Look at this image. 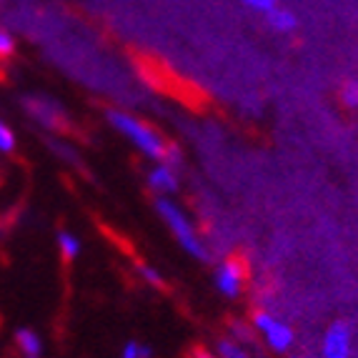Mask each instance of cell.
Instances as JSON below:
<instances>
[{"mask_svg":"<svg viewBox=\"0 0 358 358\" xmlns=\"http://www.w3.org/2000/svg\"><path fill=\"white\" fill-rule=\"evenodd\" d=\"M106 118H108V123H110L120 136H126L128 141H131V143L145 155V158L158 161V163L168 161L171 145H168L166 141L153 131V128L145 126L143 120L133 118V115L123 113V110H106Z\"/></svg>","mask_w":358,"mask_h":358,"instance_id":"6da1fadb","label":"cell"},{"mask_svg":"<svg viewBox=\"0 0 358 358\" xmlns=\"http://www.w3.org/2000/svg\"><path fill=\"white\" fill-rule=\"evenodd\" d=\"M153 206H155V213L161 215L163 223L171 228V233L176 236V241L183 245V251H188L193 258H198V261H208V251H206L203 241H201V236L196 233L193 223L188 221V215H185L183 210H180L178 206L166 196L155 198Z\"/></svg>","mask_w":358,"mask_h":358,"instance_id":"7a4b0ae2","label":"cell"},{"mask_svg":"<svg viewBox=\"0 0 358 358\" xmlns=\"http://www.w3.org/2000/svg\"><path fill=\"white\" fill-rule=\"evenodd\" d=\"M253 326H256V331L263 336L266 346L273 348L275 353L291 351L296 336H293V329L286 321H278L275 316H271L268 310H256V316H253Z\"/></svg>","mask_w":358,"mask_h":358,"instance_id":"3957f363","label":"cell"},{"mask_svg":"<svg viewBox=\"0 0 358 358\" xmlns=\"http://www.w3.org/2000/svg\"><path fill=\"white\" fill-rule=\"evenodd\" d=\"M245 286V263L241 258H226L215 268V288L226 299H238Z\"/></svg>","mask_w":358,"mask_h":358,"instance_id":"277c9868","label":"cell"},{"mask_svg":"<svg viewBox=\"0 0 358 358\" xmlns=\"http://www.w3.org/2000/svg\"><path fill=\"white\" fill-rule=\"evenodd\" d=\"M353 353V338H351V329L348 323L343 321H334L323 334V346H321V356L323 358H351Z\"/></svg>","mask_w":358,"mask_h":358,"instance_id":"5b68a950","label":"cell"},{"mask_svg":"<svg viewBox=\"0 0 358 358\" xmlns=\"http://www.w3.org/2000/svg\"><path fill=\"white\" fill-rule=\"evenodd\" d=\"M23 103H25V108H28V113L33 115L38 123L55 128V131H63V126H66V110L55 101L43 98V96H28Z\"/></svg>","mask_w":358,"mask_h":358,"instance_id":"8992f818","label":"cell"},{"mask_svg":"<svg viewBox=\"0 0 358 358\" xmlns=\"http://www.w3.org/2000/svg\"><path fill=\"white\" fill-rule=\"evenodd\" d=\"M178 173H176L173 166L168 163H158L155 168L148 171V188L155 191V196H171V193L178 191Z\"/></svg>","mask_w":358,"mask_h":358,"instance_id":"52a82bcc","label":"cell"},{"mask_svg":"<svg viewBox=\"0 0 358 358\" xmlns=\"http://www.w3.org/2000/svg\"><path fill=\"white\" fill-rule=\"evenodd\" d=\"M266 20H268V25L275 33H293V30L299 28V18H296L288 8H281V6H275L273 10L266 13Z\"/></svg>","mask_w":358,"mask_h":358,"instance_id":"ba28073f","label":"cell"},{"mask_svg":"<svg viewBox=\"0 0 358 358\" xmlns=\"http://www.w3.org/2000/svg\"><path fill=\"white\" fill-rule=\"evenodd\" d=\"M58 248H60V256L66 258V261H73V258H78V256H80V251H83L80 238H78L76 233H71V231H60L58 233Z\"/></svg>","mask_w":358,"mask_h":358,"instance_id":"9c48e42d","label":"cell"},{"mask_svg":"<svg viewBox=\"0 0 358 358\" xmlns=\"http://www.w3.org/2000/svg\"><path fill=\"white\" fill-rule=\"evenodd\" d=\"M15 341H18L20 351H23L25 356H36V358H41L43 343H41V338H38V334H33L30 329H20L18 334H15Z\"/></svg>","mask_w":358,"mask_h":358,"instance_id":"30bf717a","label":"cell"},{"mask_svg":"<svg viewBox=\"0 0 358 358\" xmlns=\"http://www.w3.org/2000/svg\"><path fill=\"white\" fill-rule=\"evenodd\" d=\"M215 353H218V358H251L248 351H243V346L236 343L231 336L215 341Z\"/></svg>","mask_w":358,"mask_h":358,"instance_id":"8fae6325","label":"cell"},{"mask_svg":"<svg viewBox=\"0 0 358 358\" xmlns=\"http://www.w3.org/2000/svg\"><path fill=\"white\" fill-rule=\"evenodd\" d=\"M136 271L150 288H155V291H163V288H166V278H163L153 266H148V263H143V261H136Z\"/></svg>","mask_w":358,"mask_h":358,"instance_id":"7c38bea8","label":"cell"},{"mask_svg":"<svg viewBox=\"0 0 358 358\" xmlns=\"http://www.w3.org/2000/svg\"><path fill=\"white\" fill-rule=\"evenodd\" d=\"M120 358H153V348L141 343V341H128L120 351Z\"/></svg>","mask_w":358,"mask_h":358,"instance_id":"4fadbf2b","label":"cell"},{"mask_svg":"<svg viewBox=\"0 0 358 358\" xmlns=\"http://www.w3.org/2000/svg\"><path fill=\"white\" fill-rule=\"evenodd\" d=\"M341 98L348 108H358V80H348L341 88Z\"/></svg>","mask_w":358,"mask_h":358,"instance_id":"5bb4252c","label":"cell"},{"mask_svg":"<svg viewBox=\"0 0 358 358\" xmlns=\"http://www.w3.org/2000/svg\"><path fill=\"white\" fill-rule=\"evenodd\" d=\"M13 148H15V136H13L10 128L0 120V150H3V153H10Z\"/></svg>","mask_w":358,"mask_h":358,"instance_id":"9a60e30c","label":"cell"},{"mask_svg":"<svg viewBox=\"0 0 358 358\" xmlns=\"http://www.w3.org/2000/svg\"><path fill=\"white\" fill-rule=\"evenodd\" d=\"M13 53H15V41L8 30L0 28V58H10Z\"/></svg>","mask_w":358,"mask_h":358,"instance_id":"2e32d148","label":"cell"},{"mask_svg":"<svg viewBox=\"0 0 358 358\" xmlns=\"http://www.w3.org/2000/svg\"><path fill=\"white\" fill-rule=\"evenodd\" d=\"M241 3H243L245 8H251V10L263 13V15H266V13L273 10V8L278 6V0H241Z\"/></svg>","mask_w":358,"mask_h":358,"instance_id":"e0dca14e","label":"cell"},{"mask_svg":"<svg viewBox=\"0 0 358 358\" xmlns=\"http://www.w3.org/2000/svg\"><path fill=\"white\" fill-rule=\"evenodd\" d=\"M193 358H218V353H210L208 348H193Z\"/></svg>","mask_w":358,"mask_h":358,"instance_id":"ac0fdd59","label":"cell"},{"mask_svg":"<svg viewBox=\"0 0 358 358\" xmlns=\"http://www.w3.org/2000/svg\"><path fill=\"white\" fill-rule=\"evenodd\" d=\"M25 358H36V356H25Z\"/></svg>","mask_w":358,"mask_h":358,"instance_id":"d6986e66","label":"cell"}]
</instances>
